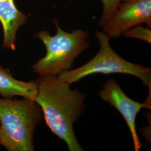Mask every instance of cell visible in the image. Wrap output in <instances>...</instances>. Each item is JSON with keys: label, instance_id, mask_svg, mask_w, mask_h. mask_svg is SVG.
I'll use <instances>...</instances> for the list:
<instances>
[{"label": "cell", "instance_id": "6da1fadb", "mask_svg": "<svg viewBox=\"0 0 151 151\" xmlns=\"http://www.w3.org/2000/svg\"><path fill=\"white\" fill-rule=\"evenodd\" d=\"M35 82V101L40 106L49 128L64 141L70 151H83L77 140L73 125L85 109L86 95L57 76H39Z\"/></svg>", "mask_w": 151, "mask_h": 151}, {"label": "cell", "instance_id": "7a4b0ae2", "mask_svg": "<svg viewBox=\"0 0 151 151\" xmlns=\"http://www.w3.org/2000/svg\"><path fill=\"white\" fill-rule=\"evenodd\" d=\"M42 110L35 100L0 97V145L9 151H34Z\"/></svg>", "mask_w": 151, "mask_h": 151}, {"label": "cell", "instance_id": "3957f363", "mask_svg": "<svg viewBox=\"0 0 151 151\" xmlns=\"http://www.w3.org/2000/svg\"><path fill=\"white\" fill-rule=\"evenodd\" d=\"M57 33L52 35L47 30L39 31L34 37L43 43L46 54L32 66L39 76H57L70 70L75 60L90 47L89 32L81 29L67 32L60 27L56 19L53 20Z\"/></svg>", "mask_w": 151, "mask_h": 151}, {"label": "cell", "instance_id": "277c9868", "mask_svg": "<svg viewBox=\"0 0 151 151\" xmlns=\"http://www.w3.org/2000/svg\"><path fill=\"white\" fill-rule=\"evenodd\" d=\"M96 37L100 49L96 54L86 63L75 69L63 71L57 76L70 85L93 74L123 73L139 78L151 91V69L128 61L117 54L110 44V38L105 32L96 30Z\"/></svg>", "mask_w": 151, "mask_h": 151}, {"label": "cell", "instance_id": "5b68a950", "mask_svg": "<svg viewBox=\"0 0 151 151\" xmlns=\"http://www.w3.org/2000/svg\"><path fill=\"white\" fill-rule=\"evenodd\" d=\"M146 24L151 27V0H122L100 27L110 38H119L125 32Z\"/></svg>", "mask_w": 151, "mask_h": 151}, {"label": "cell", "instance_id": "8992f818", "mask_svg": "<svg viewBox=\"0 0 151 151\" xmlns=\"http://www.w3.org/2000/svg\"><path fill=\"white\" fill-rule=\"evenodd\" d=\"M97 94L103 101L115 108L122 115L129 128L134 150L139 151L142 147V144L136 130L137 116L141 109H151V107L146 102L139 103L128 97L122 90L118 82L113 78L108 80Z\"/></svg>", "mask_w": 151, "mask_h": 151}, {"label": "cell", "instance_id": "52a82bcc", "mask_svg": "<svg viewBox=\"0 0 151 151\" xmlns=\"http://www.w3.org/2000/svg\"><path fill=\"white\" fill-rule=\"evenodd\" d=\"M27 19V16L16 7L15 0H0V22L4 31V48L15 50L16 33Z\"/></svg>", "mask_w": 151, "mask_h": 151}, {"label": "cell", "instance_id": "ba28073f", "mask_svg": "<svg viewBox=\"0 0 151 151\" xmlns=\"http://www.w3.org/2000/svg\"><path fill=\"white\" fill-rule=\"evenodd\" d=\"M37 87L35 81L25 82L16 79L9 70L0 65V95L4 98L19 96L35 100Z\"/></svg>", "mask_w": 151, "mask_h": 151}, {"label": "cell", "instance_id": "9c48e42d", "mask_svg": "<svg viewBox=\"0 0 151 151\" xmlns=\"http://www.w3.org/2000/svg\"><path fill=\"white\" fill-rule=\"evenodd\" d=\"M127 38H135L151 43V28L142 27L141 25L135 26L127 30L123 34Z\"/></svg>", "mask_w": 151, "mask_h": 151}, {"label": "cell", "instance_id": "30bf717a", "mask_svg": "<svg viewBox=\"0 0 151 151\" xmlns=\"http://www.w3.org/2000/svg\"><path fill=\"white\" fill-rule=\"evenodd\" d=\"M103 6V14L99 22L100 27L106 22L117 9L122 0H101Z\"/></svg>", "mask_w": 151, "mask_h": 151}]
</instances>
